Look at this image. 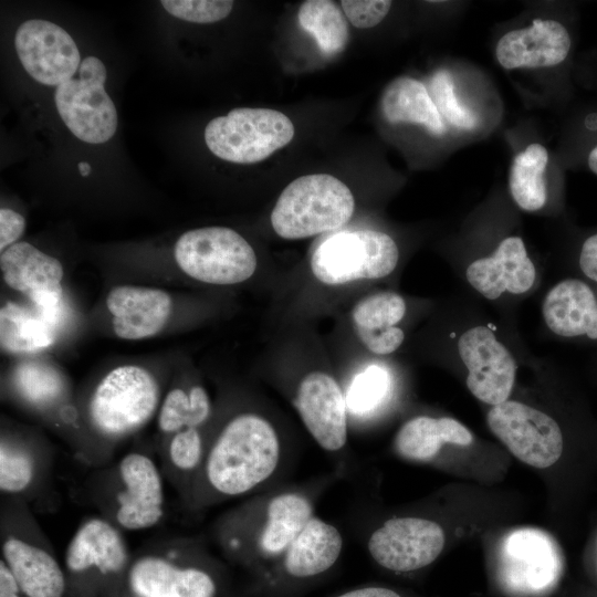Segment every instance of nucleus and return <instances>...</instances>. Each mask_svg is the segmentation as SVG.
I'll list each match as a JSON object with an SVG mask.
<instances>
[{"mask_svg":"<svg viewBox=\"0 0 597 597\" xmlns=\"http://www.w3.org/2000/svg\"><path fill=\"white\" fill-rule=\"evenodd\" d=\"M280 432L264 416L242 411L209 437L186 509L200 512L270 490L289 467Z\"/></svg>","mask_w":597,"mask_h":597,"instance_id":"nucleus-1","label":"nucleus"},{"mask_svg":"<svg viewBox=\"0 0 597 597\" xmlns=\"http://www.w3.org/2000/svg\"><path fill=\"white\" fill-rule=\"evenodd\" d=\"M324 485L274 486L224 511L211 530L223 559L242 569L248 582L263 574L315 515Z\"/></svg>","mask_w":597,"mask_h":597,"instance_id":"nucleus-2","label":"nucleus"},{"mask_svg":"<svg viewBox=\"0 0 597 597\" xmlns=\"http://www.w3.org/2000/svg\"><path fill=\"white\" fill-rule=\"evenodd\" d=\"M232 589L227 565L202 542L174 537L133 553L124 577L106 597H227Z\"/></svg>","mask_w":597,"mask_h":597,"instance_id":"nucleus-3","label":"nucleus"},{"mask_svg":"<svg viewBox=\"0 0 597 597\" xmlns=\"http://www.w3.org/2000/svg\"><path fill=\"white\" fill-rule=\"evenodd\" d=\"M165 476L148 453L134 450L117 460L91 469L83 494L106 519L123 532L145 531L164 519Z\"/></svg>","mask_w":597,"mask_h":597,"instance_id":"nucleus-4","label":"nucleus"},{"mask_svg":"<svg viewBox=\"0 0 597 597\" xmlns=\"http://www.w3.org/2000/svg\"><path fill=\"white\" fill-rule=\"evenodd\" d=\"M160 407V388L147 369L123 365L108 371L86 404L88 437L98 467L112 461L115 443L140 430Z\"/></svg>","mask_w":597,"mask_h":597,"instance_id":"nucleus-5","label":"nucleus"},{"mask_svg":"<svg viewBox=\"0 0 597 597\" xmlns=\"http://www.w3.org/2000/svg\"><path fill=\"white\" fill-rule=\"evenodd\" d=\"M0 559L25 597H65L63 564L28 502L1 495Z\"/></svg>","mask_w":597,"mask_h":597,"instance_id":"nucleus-6","label":"nucleus"},{"mask_svg":"<svg viewBox=\"0 0 597 597\" xmlns=\"http://www.w3.org/2000/svg\"><path fill=\"white\" fill-rule=\"evenodd\" d=\"M132 556L122 530L100 515L85 517L65 547V597H106L124 577Z\"/></svg>","mask_w":597,"mask_h":597,"instance_id":"nucleus-7","label":"nucleus"},{"mask_svg":"<svg viewBox=\"0 0 597 597\" xmlns=\"http://www.w3.org/2000/svg\"><path fill=\"white\" fill-rule=\"evenodd\" d=\"M354 209V196L342 180L311 174L285 187L271 212V224L283 239H304L345 226Z\"/></svg>","mask_w":597,"mask_h":597,"instance_id":"nucleus-8","label":"nucleus"},{"mask_svg":"<svg viewBox=\"0 0 597 597\" xmlns=\"http://www.w3.org/2000/svg\"><path fill=\"white\" fill-rule=\"evenodd\" d=\"M343 548L341 531L315 514L283 555L244 589L253 597H298L334 568Z\"/></svg>","mask_w":597,"mask_h":597,"instance_id":"nucleus-9","label":"nucleus"},{"mask_svg":"<svg viewBox=\"0 0 597 597\" xmlns=\"http://www.w3.org/2000/svg\"><path fill=\"white\" fill-rule=\"evenodd\" d=\"M294 132L291 119L279 111L243 107L211 119L205 140L210 151L223 160L254 164L286 146Z\"/></svg>","mask_w":597,"mask_h":597,"instance_id":"nucleus-10","label":"nucleus"},{"mask_svg":"<svg viewBox=\"0 0 597 597\" xmlns=\"http://www.w3.org/2000/svg\"><path fill=\"white\" fill-rule=\"evenodd\" d=\"M399 251L388 234L375 230L343 231L328 237L313 252L314 276L327 285L381 279L397 266Z\"/></svg>","mask_w":597,"mask_h":597,"instance_id":"nucleus-11","label":"nucleus"},{"mask_svg":"<svg viewBox=\"0 0 597 597\" xmlns=\"http://www.w3.org/2000/svg\"><path fill=\"white\" fill-rule=\"evenodd\" d=\"M174 256L180 270L203 283L231 285L244 282L256 269L250 243L226 227H205L182 233Z\"/></svg>","mask_w":597,"mask_h":597,"instance_id":"nucleus-12","label":"nucleus"},{"mask_svg":"<svg viewBox=\"0 0 597 597\" xmlns=\"http://www.w3.org/2000/svg\"><path fill=\"white\" fill-rule=\"evenodd\" d=\"M106 67L96 56L85 57L78 77L56 86L57 113L78 139L90 144L109 140L117 128L116 107L104 88Z\"/></svg>","mask_w":597,"mask_h":597,"instance_id":"nucleus-13","label":"nucleus"},{"mask_svg":"<svg viewBox=\"0 0 597 597\" xmlns=\"http://www.w3.org/2000/svg\"><path fill=\"white\" fill-rule=\"evenodd\" d=\"M486 420L491 431L528 465L548 468L562 455V430L552 417L541 410L507 399L492 406Z\"/></svg>","mask_w":597,"mask_h":597,"instance_id":"nucleus-14","label":"nucleus"},{"mask_svg":"<svg viewBox=\"0 0 597 597\" xmlns=\"http://www.w3.org/2000/svg\"><path fill=\"white\" fill-rule=\"evenodd\" d=\"M444 543L443 528L436 521L397 516L384 521L369 534L367 551L384 569L412 573L433 563Z\"/></svg>","mask_w":597,"mask_h":597,"instance_id":"nucleus-15","label":"nucleus"},{"mask_svg":"<svg viewBox=\"0 0 597 597\" xmlns=\"http://www.w3.org/2000/svg\"><path fill=\"white\" fill-rule=\"evenodd\" d=\"M14 46L28 74L44 85L59 86L72 78L81 64L72 36L50 21L22 22L14 35Z\"/></svg>","mask_w":597,"mask_h":597,"instance_id":"nucleus-16","label":"nucleus"},{"mask_svg":"<svg viewBox=\"0 0 597 597\" xmlns=\"http://www.w3.org/2000/svg\"><path fill=\"white\" fill-rule=\"evenodd\" d=\"M293 404L305 428L326 452L338 453L348 440L345 394L331 375L314 370L298 383Z\"/></svg>","mask_w":597,"mask_h":597,"instance_id":"nucleus-17","label":"nucleus"},{"mask_svg":"<svg viewBox=\"0 0 597 597\" xmlns=\"http://www.w3.org/2000/svg\"><path fill=\"white\" fill-rule=\"evenodd\" d=\"M459 355L468 369L471 394L491 406L507 400L515 380L513 356L485 326H475L461 335Z\"/></svg>","mask_w":597,"mask_h":597,"instance_id":"nucleus-18","label":"nucleus"},{"mask_svg":"<svg viewBox=\"0 0 597 597\" xmlns=\"http://www.w3.org/2000/svg\"><path fill=\"white\" fill-rule=\"evenodd\" d=\"M55 457L49 446L2 433L0 441V492L32 504L49 502Z\"/></svg>","mask_w":597,"mask_h":597,"instance_id":"nucleus-19","label":"nucleus"},{"mask_svg":"<svg viewBox=\"0 0 597 597\" xmlns=\"http://www.w3.org/2000/svg\"><path fill=\"white\" fill-rule=\"evenodd\" d=\"M0 268L8 286L41 312L57 317L64 274L59 260L21 241L1 252Z\"/></svg>","mask_w":597,"mask_h":597,"instance_id":"nucleus-20","label":"nucleus"},{"mask_svg":"<svg viewBox=\"0 0 597 597\" xmlns=\"http://www.w3.org/2000/svg\"><path fill=\"white\" fill-rule=\"evenodd\" d=\"M114 333L123 339H142L156 335L170 317L172 301L159 289L119 285L106 297Z\"/></svg>","mask_w":597,"mask_h":597,"instance_id":"nucleus-21","label":"nucleus"},{"mask_svg":"<svg viewBox=\"0 0 597 597\" xmlns=\"http://www.w3.org/2000/svg\"><path fill=\"white\" fill-rule=\"evenodd\" d=\"M570 50V36L563 24L536 19L532 25L512 30L498 42L495 55L506 70L546 67L562 63Z\"/></svg>","mask_w":597,"mask_h":597,"instance_id":"nucleus-22","label":"nucleus"},{"mask_svg":"<svg viewBox=\"0 0 597 597\" xmlns=\"http://www.w3.org/2000/svg\"><path fill=\"white\" fill-rule=\"evenodd\" d=\"M535 276V266L519 237L504 239L493 255L478 259L467 269L469 283L490 300L498 298L505 291L513 294L527 292Z\"/></svg>","mask_w":597,"mask_h":597,"instance_id":"nucleus-23","label":"nucleus"},{"mask_svg":"<svg viewBox=\"0 0 597 597\" xmlns=\"http://www.w3.org/2000/svg\"><path fill=\"white\" fill-rule=\"evenodd\" d=\"M501 561L505 574L533 589L555 582L562 566L555 542L534 528L511 532L502 543Z\"/></svg>","mask_w":597,"mask_h":597,"instance_id":"nucleus-24","label":"nucleus"},{"mask_svg":"<svg viewBox=\"0 0 597 597\" xmlns=\"http://www.w3.org/2000/svg\"><path fill=\"white\" fill-rule=\"evenodd\" d=\"M543 317L558 336L597 339V297L584 281L567 279L545 296Z\"/></svg>","mask_w":597,"mask_h":597,"instance_id":"nucleus-25","label":"nucleus"},{"mask_svg":"<svg viewBox=\"0 0 597 597\" xmlns=\"http://www.w3.org/2000/svg\"><path fill=\"white\" fill-rule=\"evenodd\" d=\"M471 442V432L458 420L450 417L418 416L399 428L394 448L396 453L406 460L429 462L446 443L468 446Z\"/></svg>","mask_w":597,"mask_h":597,"instance_id":"nucleus-26","label":"nucleus"},{"mask_svg":"<svg viewBox=\"0 0 597 597\" xmlns=\"http://www.w3.org/2000/svg\"><path fill=\"white\" fill-rule=\"evenodd\" d=\"M12 386L29 407L43 413L56 411L64 423L77 428L74 415L64 404L67 400L66 383L55 368L39 362L22 363L12 375Z\"/></svg>","mask_w":597,"mask_h":597,"instance_id":"nucleus-27","label":"nucleus"},{"mask_svg":"<svg viewBox=\"0 0 597 597\" xmlns=\"http://www.w3.org/2000/svg\"><path fill=\"white\" fill-rule=\"evenodd\" d=\"M56 323L57 317L34 306L8 302L0 310L1 347L14 354L36 353L54 342Z\"/></svg>","mask_w":597,"mask_h":597,"instance_id":"nucleus-28","label":"nucleus"},{"mask_svg":"<svg viewBox=\"0 0 597 597\" xmlns=\"http://www.w3.org/2000/svg\"><path fill=\"white\" fill-rule=\"evenodd\" d=\"M381 111L390 124H420L436 135L446 132L429 91L411 77L401 76L389 83L381 97Z\"/></svg>","mask_w":597,"mask_h":597,"instance_id":"nucleus-29","label":"nucleus"},{"mask_svg":"<svg viewBox=\"0 0 597 597\" xmlns=\"http://www.w3.org/2000/svg\"><path fill=\"white\" fill-rule=\"evenodd\" d=\"M212 407L207 390L195 385L172 387L158 409L157 426L163 440L186 429H203L211 418Z\"/></svg>","mask_w":597,"mask_h":597,"instance_id":"nucleus-30","label":"nucleus"},{"mask_svg":"<svg viewBox=\"0 0 597 597\" xmlns=\"http://www.w3.org/2000/svg\"><path fill=\"white\" fill-rule=\"evenodd\" d=\"M547 163V150L541 144H531L514 157L509 185L511 195L521 209L536 211L545 205L544 172Z\"/></svg>","mask_w":597,"mask_h":597,"instance_id":"nucleus-31","label":"nucleus"},{"mask_svg":"<svg viewBox=\"0 0 597 597\" xmlns=\"http://www.w3.org/2000/svg\"><path fill=\"white\" fill-rule=\"evenodd\" d=\"M300 27L316 41L320 50L334 55L342 52L349 38L346 15L329 0H307L297 12Z\"/></svg>","mask_w":597,"mask_h":597,"instance_id":"nucleus-32","label":"nucleus"},{"mask_svg":"<svg viewBox=\"0 0 597 597\" xmlns=\"http://www.w3.org/2000/svg\"><path fill=\"white\" fill-rule=\"evenodd\" d=\"M406 313L404 298L394 292H380L360 300L352 311L358 334L383 333L399 323Z\"/></svg>","mask_w":597,"mask_h":597,"instance_id":"nucleus-33","label":"nucleus"},{"mask_svg":"<svg viewBox=\"0 0 597 597\" xmlns=\"http://www.w3.org/2000/svg\"><path fill=\"white\" fill-rule=\"evenodd\" d=\"M390 390V377L386 369L370 366L352 380L345 394L348 412L366 416L379 407Z\"/></svg>","mask_w":597,"mask_h":597,"instance_id":"nucleus-34","label":"nucleus"},{"mask_svg":"<svg viewBox=\"0 0 597 597\" xmlns=\"http://www.w3.org/2000/svg\"><path fill=\"white\" fill-rule=\"evenodd\" d=\"M430 96L441 115L455 127L472 129L476 125L475 116L463 107L454 92L452 76L448 71L436 72L430 81Z\"/></svg>","mask_w":597,"mask_h":597,"instance_id":"nucleus-35","label":"nucleus"},{"mask_svg":"<svg viewBox=\"0 0 597 597\" xmlns=\"http://www.w3.org/2000/svg\"><path fill=\"white\" fill-rule=\"evenodd\" d=\"M163 7L174 17L195 23H213L229 15L230 0H163Z\"/></svg>","mask_w":597,"mask_h":597,"instance_id":"nucleus-36","label":"nucleus"},{"mask_svg":"<svg viewBox=\"0 0 597 597\" xmlns=\"http://www.w3.org/2000/svg\"><path fill=\"white\" fill-rule=\"evenodd\" d=\"M342 9L350 23L358 29H369L384 20L390 10L388 0H343Z\"/></svg>","mask_w":597,"mask_h":597,"instance_id":"nucleus-37","label":"nucleus"},{"mask_svg":"<svg viewBox=\"0 0 597 597\" xmlns=\"http://www.w3.org/2000/svg\"><path fill=\"white\" fill-rule=\"evenodd\" d=\"M362 343L373 353L387 355L395 352L404 342V331L397 326L377 334H358Z\"/></svg>","mask_w":597,"mask_h":597,"instance_id":"nucleus-38","label":"nucleus"},{"mask_svg":"<svg viewBox=\"0 0 597 597\" xmlns=\"http://www.w3.org/2000/svg\"><path fill=\"white\" fill-rule=\"evenodd\" d=\"M24 218L8 208L0 210V249L1 252L15 243L24 231Z\"/></svg>","mask_w":597,"mask_h":597,"instance_id":"nucleus-39","label":"nucleus"},{"mask_svg":"<svg viewBox=\"0 0 597 597\" xmlns=\"http://www.w3.org/2000/svg\"><path fill=\"white\" fill-rule=\"evenodd\" d=\"M579 266L588 279L597 283V233L590 235L583 243Z\"/></svg>","mask_w":597,"mask_h":597,"instance_id":"nucleus-40","label":"nucleus"},{"mask_svg":"<svg viewBox=\"0 0 597 597\" xmlns=\"http://www.w3.org/2000/svg\"><path fill=\"white\" fill-rule=\"evenodd\" d=\"M0 597H25L7 565L0 559Z\"/></svg>","mask_w":597,"mask_h":597,"instance_id":"nucleus-41","label":"nucleus"},{"mask_svg":"<svg viewBox=\"0 0 597 597\" xmlns=\"http://www.w3.org/2000/svg\"><path fill=\"white\" fill-rule=\"evenodd\" d=\"M588 166L597 175V146L589 153Z\"/></svg>","mask_w":597,"mask_h":597,"instance_id":"nucleus-42","label":"nucleus"},{"mask_svg":"<svg viewBox=\"0 0 597 597\" xmlns=\"http://www.w3.org/2000/svg\"><path fill=\"white\" fill-rule=\"evenodd\" d=\"M227 597H253V596L250 595L244 588L241 590L233 588Z\"/></svg>","mask_w":597,"mask_h":597,"instance_id":"nucleus-43","label":"nucleus"},{"mask_svg":"<svg viewBox=\"0 0 597 597\" xmlns=\"http://www.w3.org/2000/svg\"><path fill=\"white\" fill-rule=\"evenodd\" d=\"M77 167L81 175L84 177L88 176V174L91 172V166L87 163H78Z\"/></svg>","mask_w":597,"mask_h":597,"instance_id":"nucleus-44","label":"nucleus"}]
</instances>
